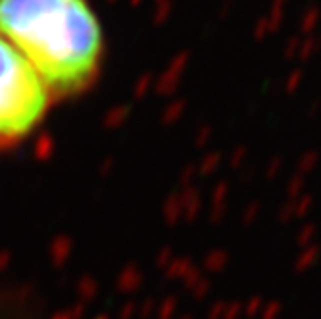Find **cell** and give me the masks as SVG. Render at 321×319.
Returning a JSON list of instances; mask_svg holds the SVG:
<instances>
[{
  "instance_id": "cell-1",
  "label": "cell",
  "mask_w": 321,
  "mask_h": 319,
  "mask_svg": "<svg viewBox=\"0 0 321 319\" xmlns=\"http://www.w3.org/2000/svg\"><path fill=\"white\" fill-rule=\"evenodd\" d=\"M0 35L56 92H77L96 75L102 29L86 0H0Z\"/></svg>"
},
{
  "instance_id": "cell-2",
  "label": "cell",
  "mask_w": 321,
  "mask_h": 319,
  "mask_svg": "<svg viewBox=\"0 0 321 319\" xmlns=\"http://www.w3.org/2000/svg\"><path fill=\"white\" fill-rule=\"evenodd\" d=\"M48 92L35 68L0 35V140L27 135L46 110Z\"/></svg>"
}]
</instances>
